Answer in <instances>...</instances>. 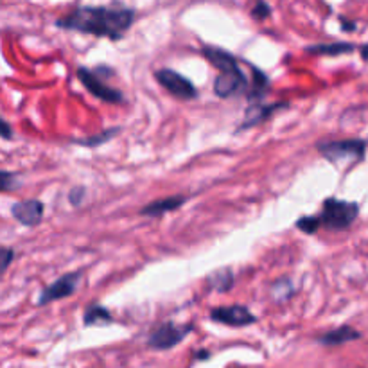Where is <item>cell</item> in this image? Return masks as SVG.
Masks as SVG:
<instances>
[{"instance_id":"4fadbf2b","label":"cell","mask_w":368,"mask_h":368,"mask_svg":"<svg viewBox=\"0 0 368 368\" xmlns=\"http://www.w3.org/2000/svg\"><path fill=\"white\" fill-rule=\"evenodd\" d=\"M187 201V196H168V198H162V200L151 201L150 205H146L140 209V214L148 216V218H159V216L168 214V212H173L178 210Z\"/></svg>"},{"instance_id":"ba28073f","label":"cell","mask_w":368,"mask_h":368,"mask_svg":"<svg viewBox=\"0 0 368 368\" xmlns=\"http://www.w3.org/2000/svg\"><path fill=\"white\" fill-rule=\"evenodd\" d=\"M248 87L250 83L246 81V76L238 67V69L219 72L214 81V93L221 99H229L238 93L248 92Z\"/></svg>"},{"instance_id":"9a60e30c","label":"cell","mask_w":368,"mask_h":368,"mask_svg":"<svg viewBox=\"0 0 368 368\" xmlns=\"http://www.w3.org/2000/svg\"><path fill=\"white\" fill-rule=\"evenodd\" d=\"M352 51H354V45L345 42L317 43V45L306 47V52L314 54V56H341V54H347V52Z\"/></svg>"},{"instance_id":"e0dca14e","label":"cell","mask_w":368,"mask_h":368,"mask_svg":"<svg viewBox=\"0 0 368 368\" xmlns=\"http://www.w3.org/2000/svg\"><path fill=\"white\" fill-rule=\"evenodd\" d=\"M83 323L84 327L108 325V323H113V317L112 312L108 311L104 306H101V303H92V306L84 309Z\"/></svg>"},{"instance_id":"7402d4cb","label":"cell","mask_w":368,"mask_h":368,"mask_svg":"<svg viewBox=\"0 0 368 368\" xmlns=\"http://www.w3.org/2000/svg\"><path fill=\"white\" fill-rule=\"evenodd\" d=\"M270 14H271L270 4H268L266 0H257L255 5L252 8V16H253V19L259 20V22H262V20L268 19Z\"/></svg>"},{"instance_id":"8fae6325","label":"cell","mask_w":368,"mask_h":368,"mask_svg":"<svg viewBox=\"0 0 368 368\" xmlns=\"http://www.w3.org/2000/svg\"><path fill=\"white\" fill-rule=\"evenodd\" d=\"M286 106H289V104L288 103H275V104L255 103L253 106L248 108L246 119H242V122L239 124L238 131L248 130V128H253V126H259V124H261V122H264L266 119H270V117L273 115L277 110H280V108H286Z\"/></svg>"},{"instance_id":"83f0119b","label":"cell","mask_w":368,"mask_h":368,"mask_svg":"<svg viewBox=\"0 0 368 368\" xmlns=\"http://www.w3.org/2000/svg\"><path fill=\"white\" fill-rule=\"evenodd\" d=\"M341 23H343V25H341L343 31H354V23L352 22H345V20H341Z\"/></svg>"},{"instance_id":"30bf717a","label":"cell","mask_w":368,"mask_h":368,"mask_svg":"<svg viewBox=\"0 0 368 368\" xmlns=\"http://www.w3.org/2000/svg\"><path fill=\"white\" fill-rule=\"evenodd\" d=\"M43 210H45V207L40 200H25L14 203L11 207V214L23 227H38L42 223Z\"/></svg>"},{"instance_id":"d6986e66","label":"cell","mask_w":368,"mask_h":368,"mask_svg":"<svg viewBox=\"0 0 368 368\" xmlns=\"http://www.w3.org/2000/svg\"><path fill=\"white\" fill-rule=\"evenodd\" d=\"M121 133V128H110V130H104L103 133L99 135L89 137V139H74L70 140V144H78V146H84V148H95L99 144H104L108 140H112L113 137Z\"/></svg>"},{"instance_id":"7c38bea8","label":"cell","mask_w":368,"mask_h":368,"mask_svg":"<svg viewBox=\"0 0 368 368\" xmlns=\"http://www.w3.org/2000/svg\"><path fill=\"white\" fill-rule=\"evenodd\" d=\"M361 338V332L356 331L354 327L350 325H340L332 329V331H327L323 334H320L317 338V341L323 347H340L345 345L349 341H356Z\"/></svg>"},{"instance_id":"603a6c76","label":"cell","mask_w":368,"mask_h":368,"mask_svg":"<svg viewBox=\"0 0 368 368\" xmlns=\"http://www.w3.org/2000/svg\"><path fill=\"white\" fill-rule=\"evenodd\" d=\"M16 174L11 173V171H2L0 173V189H2V192H10L13 191V189H16Z\"/></svg>"},{"instance_id":"cb8c5ba5","label":"cell","mask_w":368,"mask_h":368,"mask_svg":"<svg viewBox=\"0 0 368 368\" xmlns=\"http://www.w3.org/2000/svg\"><path fill=\"white\" fill-rule=\"evenodd\" d=\"M84 194H87V191H84V187H74L72 191L69 192V201L72 203L74 207H80L81 203H83V198Z\"/></svg>"},{"instance_id":"44dd1931","label":"cell","mask_w":368,"mask_h":368,"mask_svg":"<svg viewBox=\"0 0 368 368\" xmlns=\"http://www.w3.org/2000/svg\"><path fill=\"white\" fill-rule=\"evenodd\" d=\"M295 227L299 230H302L303 233H314L320 230V225H318L317 214L314 216H302V218L295 223Z\"/></svg>"},{"instance_id":"5bb4252c","label":"cell","mask_w":368,"mask_h":368,"mask_svg":"<svg viewBox=\"0 0 368 368\" xmlns=\"http://www.w3.org/2000/svg\"><path fill=\"white\" fill-rule=\"evenodd\" d=\"M201 52H203V56H205L207 60H209L210 63H212V65H214L216 69L219 70V72L238 69L239 67L235 56H233V54H230V52L223 51V49H219V47L205 45Z\"/></svg>"},{"instance_id":"6da1fadb","label":"cell","mask_w":368,"mask_h":368,"mask_svg":"<svg viewBox=\"0 0 368 368\" xmlns=\"http://www.w3.org/2000/svg\"><path fill=\"white\" fill-rule=\"evenodd\" d=\"M135 22V11L121 5H80L56 20V27L108 38L112 42L122 40Z\"/></svg>"},{"instance_id":"ac0fdd59","label":"cell","mask_w":368,"mask_h":368,"mask_svg":"<svg viewBox=\"0 0 368 368\" xmlns=\"http://www.w3.org/2000/svg\"><path fill=\"white\" fill-rule=\"evenodd\" d=\"M207 282H209L212 289H216L219 293H225V291H229L233 286V271L230 268H221L216 273H210L207 277Z\"/></svg>"},{"instance_id":"8992f818","label":"cell","mask_w":368,"mask_h":368,"mask_svg":"<svg viewBox=\"0 0 368 368\" xmlns=\"http://www.w3.org/2000/svg\"><path fill=\"white\" fill-rule=\"evenodd\" d=\"M81 279H83V270L67 273V275L56 279L52 284L42 289V293L38 297V306H47V303L56 302V300L67 299L70 295H74L80 288Z\"/></svg>"},{"instance_id":"277c9868","label":"cell","mask_w":368,"mask_h":368,"mask_svg":"<svg viewBox=\"0 0 368 368\" xmlns=\"http://www.w3.org/2000/svg\"><path fill=\"white\" fill-rule=\"evenodd\" d=\"M318 151L323 159L332 163H349L363 160L367 151V142L361 139H347V140H327L318 144Z\"/></svg>"},{"instance_id":"7a4b0ae2","label":"cell","mask_w":368,"mask_h":368,"mask_svg":"<svg viewBox=\"0 0 368 368\" xmlns=\"http://www.w3.org/2000/svg\"><path fill=\"white\" fill-rule=\"evenodd\" d=\"M359 214V205L356 201L327 198L322 205V212L317 216L320 229L345 230L354 223Z\"/></svg>"},{"instance_id":"5b68a950","label":"cell","mask_w":368,"mask_h":368,"mask_svg":"<svg viewBox=\"0 0 368 368\" xmlns=\"http://www.w3.org/2000/svg\"><path fill=\"white\" fill-rule=\"evenodd\" d=\"M194 325L192 323H160L148 336V347L153 350H169L180 345L187 336L191 334Z\"/></svg>"},{"instance_id":"52a82bcc","label":"cell","mask_w":368,"mask_h":368,"mask_svg":"<svg viewBox=\"0 0 368 368\" xmlns=\"http://www.w3.org/2000/svg\"><path fill=\"white\" fill-rule=\"evenodd\" d=\"M154 78L169 93H173L174 97L185 99V101H192V99L198 97V89L187 80L185 76H182L176 70L159 69L154 72Z\"/></svg>"},{"instance_id":"f1b7e54d","label":"cell","mask_w":368,"mask_h":368,"mask_svg":"<svg viewBox=\"0 0 368 368\" xmlns=\"http://www.w3.org/2000/svg\"><path fill=\"white\" fill-rule=\"evenodd\" d=\"M196 358L198 359H209L210 358V352H198V354H196Z\"/></svg>"},{"instance_id":"ffe728a7","label":"cell","mask_w":368,"mask_h":368,"mask_svg":"<svg viewBox=\"0 0 368 368\" xmlns=\"http://www.w3.org/2000/svg\"><path fill=\"white\" fill-rule=\"evenodd\" d=\"M295 293V288L291 284V280L289 279H279L273 282L271 286V297L277 300V302H284V300L291 299V295Z\"/></svg>"},{"instance_id":"2e32d148","label":"cell","mask_w":368,"mask_h":368,"mask_svg":"<svg viewBox=\"0 0 368 368\" xmlns=\"http://www.w3.org/2000/svg\"><path fill=\"white\" fill-rule=\"evenodd\" d=\"M250 69H252L253 80L252 83H250V87H248V99L255 104L264 97V93L270 89V80H268V76H266L262 70L257 69V67L250 65Z\"/></svg>"},{"instance_id":"3957f363","label":"cell","mask_w":368,"mask_h":368,"mask_svg":"<svg viewBox=\"0 0 368 368\" xmlns=\"http://www.w3.org/2000/svg\"><path fill=\"white\" fill-rule=\"evenodd\" d=\"M104 76H113V70L110 67H95V69H87V67H80L78 69V80L81 81L84 89L92 93L93 97L106 101L112 104L124 103V93L121 90L113 89L110 84H106Z\"/></svg>"},{"instance_id":"484cf974","label":"cell","mask_w":368,"mask_h":368,"mask_svg":"<svg viewBox=\"0 0 368 368\" xmlns=\"http://www.w3.org/2000/svg\"><path fill=\"white\" fill-rule=\"evenodd\" d=\"M0 130H2V139L4 140H10L11 137H13V131H11V126L8 121L0 122Z\"/></svg>"},{"instance_id":"4316f807","label":"cell","mask_w":368,"mask_h":368,"mask_svg":"<svg viewBox=\"0 0 368 368\" xmlns=\"http://www.w3.org/2000/svg\"><path fill=\"white\" fill-rule=\"evenodd\" d=\"M359 54H361V58H363L365 61H368V43L361 45V49H359Z\"/></svg>"},{"instance_id":"d4e9b609","label":"cell","mask_w":368,"mask_h":368,"mask_svg":"<svg viewBox=\"0 0 368 368\" xmlns=\"http://www.w3.org/2000/svg\"><path fill=\"white\" fill-rule=\"evenodd\" d=\"M13 259H14L13 250H11V248H4V250H2V271H5L8 268H10Z\"/></svg>"},{"instance_id":"9c48e42d","label":"cell","mask_w":368,"mask_h":368,"mask_svg":"<svg viewBox=\"0 0 368 368\" xmlns=\"http://www.w3.org/2000/svg\"><path fill=\"white\" fill-rule=\"evenodd\" d=\"M210 320L229 327H248L257 322L255 314L246 306H239V303L212 309L210 311Z\"/></svg>"}]
</instances>
